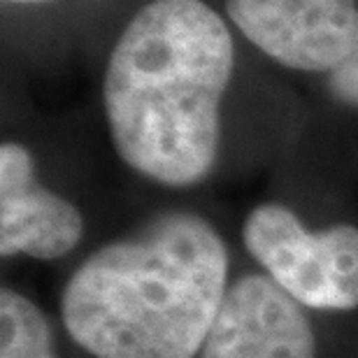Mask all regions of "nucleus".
Segmentation results:
<instances>
[{"instance_id":"f257e3e1","label":"nucleus","mask_w":358,"mask_h":358,"mask_svg":"<svg viewBox=\"0 0 358 358\" xmlns=\"http://www.w3.org/2000/svg\"><path fill=\"white\" fill-rule=\"evenodd\" d=\"M228 286L217 228L161 212L87 256L61 291V321L93 358H196Z\"/></svg>"},{"instance_id":"f03ea898","label":"nucleus","mask_w":358,"mask_h":358,"mask_svg":"<svg viewBox=\"0 0 358 358\" xmlns=\"http://www.w3.org/2000/svg\"><path fill=\"white\" fill-rule=\"evenodd\" d=\"M233 40L203 0H152L112 49L103 103L117 154L166 186L210 175Z\"/></svg>"},{"instance_id":"7ed1b4c3","label":"nucleus","mask_w":358,"mask_h":358,"mask_svg":"<svg viewBox=\"0 0 358 358\" xmlns=\"http://www.w3.org/2000/svg\"><path fill=\"white\" fill-rule=\"evenodd\" d=\"M249 256L284 293L310 310L358 307V228L310 231L289 207L256 205L242 226Z\"/></svg>"},{"instance_id":"20e7f679","label":"nucleus","mask_w":358,"mask_h":358,"mask_svg":"<svg viewBox=\"0 0 358 358\" xmlns=\"http://www.w3.org/2000/svg\"><path fill=\"white\" fill-rule=\"evenodd\" d=\"M228 17L286 68L333 73L358 49L356 0H228Z\"/></svg>"},{"instance_id":"39448f33","label":"nucleus","mask_w":358,"mask_h":358,"mask_svg":"<svg viewBox=\"0 0 358 358\" xmlns=\"http://www.w3.org/2000/svg\"><path fill=\"white\" fill-rule=\"evenodd\" d=\"M198 358H317L305 307L263 272L228 286Z\"/></svg>"},{"instance_id":"423d86ee","label":"nucleus","mask_w":358,"mask_h":358,"mask_svg":"<svg viewBox=\"0 0 358 358\" xmlns=\"http://www.w3.org/2000/svg\"><path fill=\"white\" fill-rule=\"evenodd\" d=\"M84 219L70 200L45 189L33 156L17 142L0 147V254L54 261L80 245Z\"/></svg>"},{"instance_id":"0eeeda50","label":"nucleus","mask_w":358,"mask_h":358,"mask_svg":"<svg viewBox=\"0 0 358 358\" xmlns=\"http://www.w3.org/2000/svg\"><path fill=\"white\" fill-rule=\"evenodd\" d=\"M0 358H59L49 319L10 286L0 291Z\"/></svg>"},{"instance_id":"6e6552de","label":"nucleus","mask_w":358,"mask_h":358,"mask_svg":"<svg viewBox=\"0 0 358 358\" xmlns=\"http://www.w3.org/2000/svg\"><path fill=\"white\" fill-rule=\"evenodd\" d=\"M328 84H331L335 98L347 105L358 107V49L338 70H333Z\"/></svg>"},{"instance_id":"1a4fd4ad","label":"nucleus","mask_w":358,"mask_h":358,"mask_svg":"<svg viewBox=\"0 0 358 358\" xmlns=\"http://www.w3.org/2000/svg\"><path fill=\"white\" fill-rule=\"evenodd\" d=\"M12 3H35V0H12Z\"/></svg>"}]
</instances>
